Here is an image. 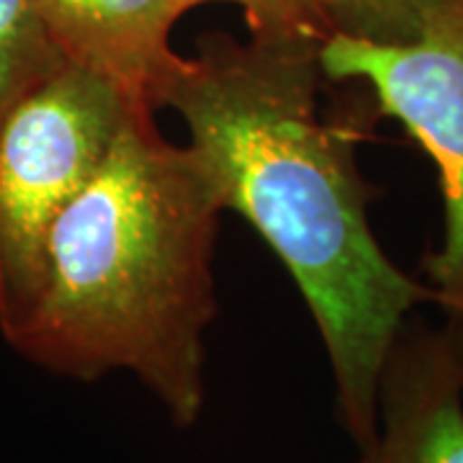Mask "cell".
<instances>
[{
	"label": "cell",
	"instance_id": "9",
	"mask_svg": "<svg viewBox=\"0 0 463 463\" xmlns=\"http://www.w3.org/2000/svg\"><path fill=\"white\" fill-rule=\"evenodd\" d=\"M178 14H188L206 3H230L245 16L250 36L260 39H304L322 44L332 24L322 0H173Z\"/></svg>",
	"mask_w": 463,
	"mask_h": 463
},
{
	"label": "cell",
	"instance_id": "4",
	"mask_svg": "<svg viewBox=\"0 0 463 463\" xmlns=\"http://www.w3.org/2000/svg\"><path fill=\"white\" fill-rule=\"evenodd\" d=\"M330 83L365 85L432 157L443 191V245L425 270L446 315H463V8L407 44L332 32L319 47Z\"/></svg>",
	"mask_w": 463,
	"mask_h": 463
},
{
	"label": "cell",
	"instance_id": "6",
	"mask_svg": "<svg viewBox=\"0 0 463 463\" xmlns=\"http://www.w3.org/2000/svg\"><path fill=\"white\" fill-rule=\"evenodd\" d=\"M54 50L67 62L111 78L149 114L183 65L173 50L178 8L173 0H36Z\"/></svg>",
	"mask_w": 463,
	"mask_h": 463
},
{
	"label": "cell",
	"instance_id": "7",
	"mask_svg": "<svg viewBox=\"0 0 463 463\" xmlns=\"http://www.w3.org/2000/svg\"><path fill=\"white\" fill-rule=\"evenodd\" d=\"M332 32L376 44H407L453 16L463 0H322Z\"/></svg>",
	"mask_w": 463,
	"mask_h": 463
},
{
	"label": "cell",
	"instance_id": "5",
	"mask_svg": "<svg viewBox=\"0 0 463 463\" xmlns=\"http://www.w3.org/2000/svg\"><path fill=\"white\" fill-rule=\"evenodd\" d=\"M353 463H463V365L446 327L407 319L379 381L376 435Z\"/></svg>",
	"mask_w": 463,
	"mask_h": 463
},
{
	"label": "cell",
	"instance_id": "1",
	"mask_svg": "<svg viewBox=\"0 0 463 463\" xmlns=\"http://www.w3.org/2000/svg\"><path fill=\"white\" fill-rule=\"evenodd\" d=\"M317 42L203 33L163 106L188 127L224 212L273 250L315 317L335 379V410L358 448L376 435L379 381L399 330L438 304L373 237L350 134L322 114Z\"/></svg>",
	"mask_w": 463,
	"mask_h": 463
},
{
	"label": "cell",
	"instance_id": "2",
	"mask_svg": "<svg viewBox=\"0 0 463 463\" xmlns=\"http://www.w3.org/2000/svg\"><path fill=\"white\" fill-rule=\"evenodd\" d=\"M222 212L199 155L167 142L155 114L137 111L54 219L32 298L0 335L65 379L129 371L178 428L196 425Z\"/></svg>",
	"mask_w": 463,
	"mask_h": 463
},
{
	"label": "cell",
	"instance_id": "10",
	"mask_svg": "<svg viewBox=\"0 0 463 463\" xmlns=\"http://www.w3.org/2000/svg\"><path fill=\"white\" fill-rule=\"evenodd\" d=\"M446 332L450 345H453V353L458 358V364L463 365V315H446Z\"/></svg>",
	"mask_w": 463,
	"mask_h": 463
},
{
	"label": "cell",
	"instance_id": "3",
	"mask_svg": "<svg viewBox=\"0 0 463 463\" xmlns=\"http://www.w3.org/2000/svg\"><path fill=\"white\" fill-rule=\"evenodd\" d=\"M137 111L111 78L67 60L0 109V332L32 298L54 219Z\"/></svg>",
	"mask_w": 463,
	"mask_h": 463
},
{
	"label": "cell",
	"instance_id": "8",
	"mask_svg": "<svg viewBox=\"0 0 463 463\" xmlns=\"http://www.w3.org/2000/svg\"><path fill=\"white\" fill-rule=\"evenodd\" d=\"M60 62L36 0H0V109Z\"/></svg>",
	"mask_w": 463,
	"mask_h": 463
}]
</instances>
